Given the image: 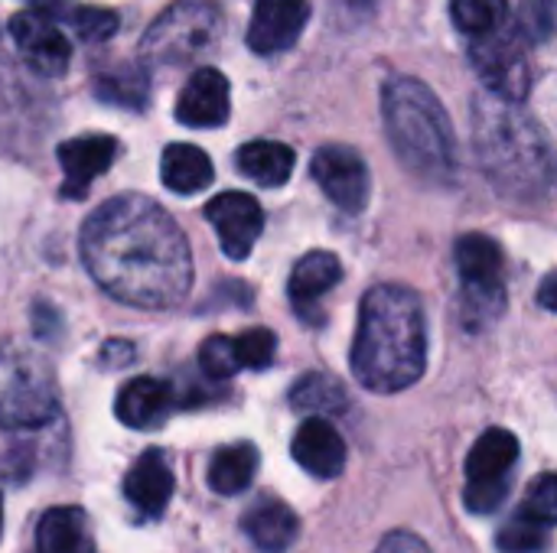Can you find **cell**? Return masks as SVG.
Here are the masks:
<instances>
[{
    "label": "cell",
    "mask_w": 557,
    "mask_h": 553,
    "mask_svg": "<svg viewBox=\"0 0 557 553\" xmlns=\"http://www.w3.org/2000/svg\"><path fill=\"white\" fill-rule=\"evenodd\" d=\"M310 20L307 0H255L248 23V46L258 55H281L304 36Z\"/></svg>",
    "instance_id": "cell-15"
},
{
    "label": "cell",
    "mask_w": 557,
    "mask_h": 553,
    "mask_svg": "<svg viewBox=\"0 0 557 553\" xmlns=\"http://www.w3.org/2000/svg\"><path fill=\"white\" fill-rule=\"evenodd\" d=\"M310 176L323 196L349 215L366 212L372 196V176L359 150L346 143H326L310 160Z\"/></svg>",
    "instance_id": "cell-10"
},
{
    "label": "cell",
    "mask_w": 557,
    "mask_h": 553,
    "mask_svg": "<svg viewBox=\"0 0 557 553\" xmlns=\"http://www.w3.org/2000/svg\"><path fill=\"white\" fill-rule=\"evenodd\" d=\"M375 553H431V548L411 531H392Z\"/></svg>",
    "instance_id": "cell-33"
},
{
    "label": "cell",
    "mask_w": 557,
    "mask_h": 553,
    "mask_svg": "<svg viewBox=\"0 0 557 553\" xmlns=\"http://www.w3.org/2000/svg\"><path fill=\"white\" fill-rule=\"evenodd\" d=\"M555 284H557V274H545V280H542V306L548 310V313H557V300H555Z\"/></svg>",
    "instance_id": "cell-36"
},
{
    "label": "cell",
    "mask_w": 557,
    "mask_h": 553,
    "mask_svg": "<svg viewBox=\"0 0 557 553\" xmlns=\"http://www.w3.org/2000/svg\"><path fill=\"white\" fill-rule=\"evenodd\" d=\"M242 528H245L248 541L261 553H284L297 541L300 521H297V515L290 512L287 502H281V499H261V502H255L248 508Z\"/></svg>",
    "instance_id": "cell-21"
},
{
    "label": "cell",
    "mask_w": 557,
    "mask_h": 553,
    "mask_svg": "<svg viewBox=\"0 0 557 553\" xmlns=\"http://www.w3.org/2000/svg\"><path fill=\"white\" fill-rule=\"evenodd\" d=\"M206 222L215 228L219 244L232 261H245L264 231V212L258 199L245 192H219L206 205Z\"/></svg>",
    "instance_id": "cell-13"
},
{
    "label": "cell",
    "mask_w": 557,
    "mask_h": 553,
    "mask_svg": "<svg viewBox=\"0 0 557 553\" xmlns=\"http://www.w3.org/2000/svg\"><path fill=\"white\" fill-rule=\"evenodd\" d=\"M349 365L356 381L375 394H398L424 375L428 319L411 287L379 284L362 297Z\"/></svg>",
    "instance_id": "cell-2"
},
{
    "label": "cell",
    "mask_w": 557,
    "mask_h": 553,
    "mask_svg": "<svg viewBox=\"0 0 557 553\" xmlns=\"http://www.w3.org/2000/svg\"><path fill=\"white\" fill-rule=\"evenodd\" d=\"M473 150L480 169L503 199L539 202L552 192V140L545 127L519 108L496 95H476L470 108Z\"/></svg>",
    "instance_id": "cell-3"
},
{
    "label": "cell",
    "mask_w": 557,
    "mask_h": 553,
    "mask_svg": "<svg viewBox=\"0 0 557 553\" xmlns=\"http://www.w3.org/2000/svg\"><path fill=\"white\" fill-rule=\"evenodd\" d=\"M557 521V479L542 473L516 515L503 525L496 548L503 553H545L552 544V528Z\"/></svg>",
    "instance_id": "cell-11"
},
{
    "label": "cell",
    "mask_w": 557,
    "mask_h": 553,
    "mask_svg": "<svg viewBox=\"0 0 557 553\" xmlns=\"http://www.w3.org/2000/svg\"><path fill=\"white\" fill-rule=\"evenodd\" d=\"M450 16L467 36H480L506 23L509 0H450Z\"/></svg>",
    "instance_id": "cell-28"
},
{
    "label": "cell",
    "mask_w": 557,
    "mask_h": 553,
    "mask_svg": "<svg viewBox=\"0 0 557 553\" xmlns=\"http://www.w3.org/2000/svg\"><path fill=\"white\" fill-rule=\"evenodd\" d=\"M36 553H91L85 512L75 505L49 508L36 525Z\"/></svg>",
    "instance_id": "cell-23"
},
{
    "label": "cell",
    "mask_w": 557,
    "mask_h": 553,
    "mask_svg": "<svg viewBox=\"0 0 557 553\" xmlns=\"http://www.w3.org/2000/svg\"><path fill=\"white\" fill-rule=\"evenodd\" d=\"M160 179L170 192L176 196H193L212 186L215 169L206 150L193 143H170L160 156Z\"/></svg>",
    "instance_id": "cell-22"
},
{
    "label": "cell",
    "mask_w": 557,
    "mask_h": 553,
    "mask_svg": "<svg viewBox=\"0 0 557 553\" xmlns=\"http://www.w3.org/2000/svg\"><path fill=\"white\" fill-rule=\"evenodd\" d=\"M516 29L525 42H548L555 33V0H522Z\"/></svg>",
    "instance_id": "cell-30"
},
{
    "label": "cell",
    "mask_w": 557,
    "mask_h": 553,
    "mask_svg": "<svg viewBox=\"0 0 557 553\" xmlns=\"http://www.w3.org/2000/svg\"><path fill=\"white\" fill-rule=\"evenodd\" d=\"M454 264L460 274V316L467 329H490L506 310V254L499 241L470 231L454 244Z\"/></svg>",
    "instance_id": "cell-6"
},
{
    "label": "cell",
    "mask_w": 557,
    "mask_h": 553,
    "mask_svg": "<svg viewBox=\"0 0 557 553\" xmlns=\"http://www.w3.org/2000/svg\"><path fill=\"white\" fill-rule=\"evenodd\" d=\"M343 280V261L333 251H310L304 254L287 280V293L297 313H304V319L313 323V306L320 297H326L336 284Z\"/></svg>",
    "instance_id": "cell-19"
},
{
    "label": "cell",
    "mask_w": 557,
    "mask_h": 553,
    "mask_svg": "<svg viewBox=\"0 0 557 553\" xmlns=\"http://www.w3.org/2000/svg\"><path fill=\"white\" fill-rule=\"evenodd\" d=\"M59 166H62V199H85L91 183L108 173V166L117 156V140L108 134H82L72 140H62L59 150Z\"/></svg>",
    "instance_id": "cell-14"
},
{
    "label": "cell",
    "mask_w": 557,
    "mask_h": 553,
    "mask_svg": "<svg viewBox=\"0 0 557 553\" xmlns=\"http://www.w3.org/2000/svg\"><path fill=\"white\" fill-rule=\"evenodd\" d=\"M519 463L516 433L493 427L486 430L467 456V489L463 505L470 515H493L509 495V479Z\"/></svg>",
    "instance_id": "cell-8"
},
{
    "label": "cell",
    "mask_w": 557,
    "mask_h": 553,
    "mask_svg": "<svg viewBox=\"0 0 557 553\" xmlns=\"http://www.w3.org/2000/svg\"><path fill=\"white\" fill-rule=\"evenodd\" d=\"M232 349H235V362L238 368H251V372H261L274 362L277 355V336L271 329H248L242 336L232 339Z\"/></svg>",
    "instance_id": "cell-29"
},
{
    "label": "cell",
    "mask_w": 557,
    "mask_h": 553,
    "mask_svg": "<svg viewBox=\"0 0 557 553\" xmlns=\"http://www.w3.org/2000/svg\"><path fill=\"white\" fill-rule=\"evenodd\" d=\"M10 39L16 42L20 55L26 59V65L36 75L46 78H59L69 68L72 59V46L62 36V29L55 26L52 16L39 13V10H23L10 16Z\"/></svg>",
    "instance_id": "cell-12"
},
{
    "label": "cell",
    "mask_w": 557,
    "mask_h": 553,
    "mask_svg": "<svg viewBox=\"0 0 557 553\" xmlns=\"http://www.w3.org/2000/svg\"><path fill=\"white\" fill-rule=\"evenodd\" d=\"M294 150L287 143H277V140H251L245 147H238L235 153V169L242 176H248L251 183L258 186H268V189H277L290 179L294 173Z\"/></svg>",
    "instance_id": "cell-24"
},
{
    "label": "cell",
    "mask_w": 557,
    "mask_h": 553,
    "mask_svg": "<svg viewBox=\"0 0 557 553\" xmlns=\"http://www.w3.org/2000/svg\"><path fill=\"white\" fill-rule=\"evenodd\" d=\"M173 407V388L160 378H134L121 388L114 401V414L131 430H150L163 424V417Z\"/></svg>",
    "instance_id": "cell-20"
},
{
    "label": "cell",
    "mask_w": 557,
    "mask_h": 553,
    "mask_svg": "<svg viewBox=\"0 0 557 553\" xmlns=\"http://www.w3.org/2000/svg\"><path fill=\"white\" fill-rule=\"evenodd\" d=\"M258 466H261V453L255 443L222 447L209 463V486L219 495H242L255 482Z\"/></svg>",
    "instance_id": "cell-25"
},
{
    "label": "cell",
    "mask_w": 557,
    "mask_h": 553,
    "mask_svg": "<svg viewBox=\"0 0 557 553\" xmlns=\"http://www.w3.org/2000/svg\"><path fill=\"white\" fill-rule=\"evenodd\" d=\"M59 326H62V319H59V313L49 303H36L33 306V329H36V336H49V329L55 332Z\"/></svg>",
    "instance_id": "cell-34"
},
{
    "label": "cell",
    "mask_w": 557,
    "mask_h": 553,
    "mask_svg": "<svg viewBox=\"0 0 557 553\" xmlns=\"http://www.w3.org/2000/svg\"><path fill=\"white\" fill-rule=\"evenodd\" d=\"M59 385L52 365L26 345L0 342V427L36 430L55 420Z\"/></svg>",
    "instance_id": "cell-5"
},
{
    "label": "cell",
    "mask_w": 557,
    "mask_h": 553,
    "mask_svg": "<svg viewBox=\"0 0 557 553\" xmlns=\"http://www.w3.org/2000/svg\"><path fill=\"white\" fill-rule=\"evenodd\" d=\"M199 368L212 378V381H225L232 375H238V362H235V349H232V336H209L199 349Z\"/></svg>",
    "instance_id": "cell-32"
},
{
    "label": "cell",
    "mask_w": 557,
    "mask_h": 553,
    "mask_svg": "<svg viewBox=\"0 0 557 553\" xmlns=\"http://www.w3.org/2000/svg\"><path fill=\"white\" fill-rule=\"evenodd\" d=\"M470 62L476 75L486 81V91L506 101H525L532 91V65L525 55V39L519 29L499 23L490 33L470 36Z\"/></svg>",
    "instance_id": "cell-9"
},
{
    "label": "cell",
    "mask_w": 557,
    "mask_h": 553,
    "mask_svg": "<svg viewBox=\"0 0 557 553\" xmlns=\"http://www.w3.org/2000/svg\"><path fill=\"white\" fill-rule=\"evenodd\" d=\"M95 95L127 111H144L150 101V81L140 65H117L95 78Z\"/></svg>",
    "instance_id": "cell-27"
},
{
    "label": "cell",
    "mask_w": 557,
    "mask_h": 553,
    "mask_svg": "<svg viewBox=\"0 0 557 553\" xmlns=\"http://www.w3.org/2000/svg\"><path fill=\"white\" fill-rule=\"evenodd\" d=\"M72 29L85 39V42H104L117 33V13L104 10V7H75L65 13Z\"/></svg>",
    "instance_id": "cell-31"
},
{
    "label": "cell",
    "mask_w": 557,
    "mask_h": 553,
    "mask_svg": "<svg viewBox=\"0 0 557 553\" xmlns=\"http://www.w3.org/2000/svg\"><path fill=\"white\" fill-rule=\"evenodd\" d=\"M222 33V10L212 0H176L163 10L140 39L147 65H186L209 52Z\"/></svg>",
    "instance_id": "cell-7"
},
{
    "label": "cell",
    "mask_w": 557,
    "mask_h": 553,
    "mask_svg": "<svg viewBox=\"0 0 557 553\" xmlns=\"http://www.w3.org/2000/svg\"><path fill=\"white\" fill-rule=\"evenodd\" d=\"M124 495L144 518H160L173 499V469L163 450H147L124 476Z\"/></svg>",
    "instance_id": "cell-18"
},
{
    "label": "cell",
    "mask_w": 557,
    "mask_h": 553,
    "mask_svg": "<svg viewBox=\"0 0 557 553\" xmlns=\"http://www.w3.org/2000/svg\"><path fill=\"white\" fill-rule=\"evenodd\" d=\"M232 91L219 68H196L176 98V121L183 127H219L228 121Z\"/></svg>",
    "instance_id": "cell-16"
},
{
    "label": "cell",
    "mask_w": 557,
    "mask_h": 553,
    "mask_svg": "<svg viewBox=\"0 0 557 553\" xmlns=\"http://www.w3.org/2000/svg\"><path fill=\"white\" fill-rule=\"evenodd\" d=\"M382 117L398 163L421 183L450 186L460 176L454 124L441 98L411 75H398L382 88Z\"/></svg>",
    "instance_id": "cell-4"
},
{
    "label": "cell",
    "mask_w": 557,
    "mask_h": 553,
    "mask_svg": "<svg viewBox=\"0 0 557 553\" xmlns=\"http://www.w3.org/2000/svg\"><path fill=\"white\" fill-rule=\"evenodd\" d=\"M290 456L313 479H336L346 469V440L326 417H307L290 443Z\"/></svg>",
    "instance_id": "cell-17"
},
{
    "label": "cell",
    "mask_w": 557,
    "mask_h": 553,
    "mask_svg": "<svg viewBox=\"0 0 557 553\" xmlns=\"http://www.w3.org/2000/svg\"><path fill=\"white\" fill-rule=\"evenodd\" d=\"M290 404L310 417H330V414H343L349 407V394L333 375L310 372L290 388Z\"/></svg>",
    "instance_id": "cell-26"
},
{
    "label": "cell",
    "mask_w": 557,
    "mask_h": 553,
    "mask_svg": "<svg viewBox=\"0 0 557 553\" xmlns=\"http://www.w3.org/2000/svg\"><path fill=\"white\" fill-rule=\"evenodd\" d=\"M0 535H3V495H0Z\"/></svg>",
    "instance_id": "cell-37"
},
{
    "label": "cell",
    "mask_w": 557,
    "mask_h": 553,
    "mask_svg": "<svg viewBox=\"0 0 557 553\" xmlns=\"http://www.w3.org/2000/svg\"><path fill=\"white\" fill-rule=\"evenodd\" d=\"M131 359H134V345L124 342V339H111V342L101 349V362H104V365H114V368H117V365H127Z\"/></svg>",
    "instance_id": "cell-35"
},
{
    "label": "cell",
    "mask_w": 557,
    "mask_h": 553,
    "mask_svg": "<svg viewBox=\"0 0 557 553\" xmlns=\"http://www.w3.org/2000/svg\"><path fill=\"white\" fill-rule=\"evenodd\" d=\"M82 261L91 280L124 306L173 310L193 287V254L176 218L150 196L101 202L82 225Z\"/></svg>",
    "instance_id": "cell-1"
}]
</instances>
